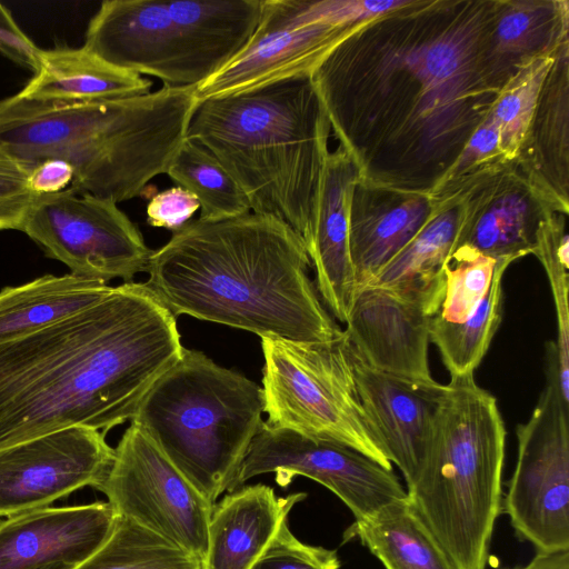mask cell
I'll list each match as a JSON object with an SVG mask.
<instances>
[{
    "instance_id": "1",
    "label": "cell",
    "mask_w": 569,
    "mask_h": 569,
    "mask_svg": "<svg viewBox=\"0 0 569 569\" xmlns=\"http://www.w3.org/2000/svg\"><path fill=\"white\" fill-rule=\"evenodd\" d=\"M176 317L124 282L98 302L0 345V449L84 426L104 435L131 420L181 357Z\"/></svg>"
},
{
    "instance_id": "2",
    "label": "cell",
    "mask_w": 569,
    "mask_h": 569,
    "mask_svg": "<svg viewBox=\"0 0 569 569\" xmlns=\"http://www.w3.org/2000/svg\"><path fill=\"white\" fill-rule=\"evenodd\" d=\"M310 266L302 237L276 217L198 218L152 251L144 284L174 317L260 338L332 341L342 330L321 302Z\"/></svg>"
},
{
    "instance_id": "3",
    "label": "cell",
    "mask_w": 569,
    "mask_h": 569,
    "mask_svg": "<svg viewBox=\"0 0 569 569\" xmlns=\"http://www.w3.org/2000/svg\"><path fill=\"white\" fill-rule=\"evenodd\" d=\"M196 87L84 102L0 101V148L34 167L68 163L76 192L127 201L167 169L183 143Z\"/></svg>"
},
{
    "instance_id": "4",
    "label": "cell",
    "mask_w": 569,
    "mask_h": 569,
    "mask_svg": "<svg viewBox=\"0 0 569 569\" xmlns=\"http://www.w3.org/2000/svg\"><path fill=\"white\" fill-rule=\"evenodd\" d=\"M311 74L199 100L187 138L206 148L246 194L302 239L327 159L328 120Z\"/></svg>"
},
{
    "instance_id": "5",
    "label": "cell",
    "mask_w": 569,
    "mask_h": 569,
    "mask_svg": "<svg viewBox=\"0 0 569 569\" xmlns=\"http://www.w3.org/2000/svg\"><path fill=\"white\" fill-rule=\"evenodd\" d=\"M506 428L473 373L443 385L423 470L407 497L457 569H485L501 508Z\"/></svg>"
},
{
    "instance_id": "6",
    "label": "cell",
    "mask_w": 569,
    "mask_h": 569,
    "mask_svg": "<svg viewBox=\"0 0 569 569\" xmlns=\"http://www.w3.org/2000/svg\"><path fill=\"white\" fill-rule=\"evenodd\" d=\"M260 386L197 350L180 359L148 390L131 423L212 505L230 491L262 425Z\"/></svg>"
},
{
    "instance_id": "7",
    "label": "cell",
    "mask_w": 569,
    "mask_h": 569,
    "mask_svg": "<svg viewBox=\"0 0 569 569\" xmlns=\"http://www.w3.org/2000/svg\"><path fill=\"white\" fill-rule=\"evenodd\" d=\"M262 0H106L83 48L116 67L198 87L249 42Z\"/></svg>"
},
{
    "instance_id": "8",
    "label": "cell",
    "mask_w": 569,
    "mask_h": 569,
    "mask_svg": "<svg viewBox=\"0 0 569 569\" xmlns=\"http://www.w3.org/2000/svg\"><path fill=\"white\" fill-rule=\"evenodd\" d=\"M261 348L267 427L349 446L392 469L361 408L343 331L328 342L261 338Z\"/></svg>"
},
{
    "instance_id": "9",
    "label": "cell",
    "mask_w": 569,
    "mask_h": 569,
    "mask_svg": "<svg viewBox=\"0 0 569 569\" xmlns=\"http://www.w3.org/2000/svg\"><path fill=\"white\" fill-rule=\"evenodd\" d=\"M546 383L525 423L505 502L517 533L538 552L569 551V400L560 388L555 341L546 343Z\"/></svg>"
},
{
    "instance_id": "10",
    "label": "cell",
    "mask_w": 569,
    "mask_h": 569,
    "mask_svg": "<svg viewBox=\"0 0 569 569\" xmlns=\"http://www.w3.org/2000/svg\"><path fill=\"white\" fill-rule=\"evenodd\" d=\"M20 231L72 274L126 282L147 271L152 250L137 226L116 202L68 188L40 194Z\"/></svg>"
},
{
    "instance_id": "11",
    "label": "cell",
    "mask_w": 569,
    "mask_h": 569,
    "mask_svg": "<svg viewBox=\"0 0 569 569\" xmlns=\"http://www.w3.org/2000/svg\"><path fill=\"white\" fill-rule=\"evenodd\" d=\"M118 516L133 520L203 561L210 503L138 426L122 435L96 487Z\"/></svg>"
},
{
    "instance_id": "12",
    "label": "cell",
    "mask_w": 569,
    "mask_h": 569,
    "mask_svg": "<svg viewBox=\"0 0 569 569\" xmlns=\"http://www.w3.org/2000/svg\"><path fill=\"white\" fill-rule=\"evenodd\" d=\"M274 473L286 488L296 476L310 478L332 491L350 509L355 520L407 498L392 469L362 452L330 440L312 438L263 422L252 439L231 491L249 479Z\"/></svg>"
},
{
    "instance_id": "13",
    "label": "cell",
    "mask_w": 569,
    "mask_h": 569,
    "mask_svg": "<svg viewBox=\"0 0 569 569\" xmlns=\"http://www.w3.org/2000/svg\"><path fill=\"white\" fill-rule=\"evenodd\" d=\"M343 30L320 21L317 1L262 0L251 39L224 68L196 87L197 101L311 74Z\"/></svg>"
},
{
    "instance_id": "14",
    "label": "cell",
    "mask_w": 569,
    "mask_h": 569,
    "mask_svg": "<svg viewBox=\"0 0 569 569\" xmlns=\"http://www.w3.org/2000/svg\"><path fill=\"white\" fill-rule=\"evenodd\" d=\"M114 449L104 433L74 426L0 449V518L49 507L104 479Z\"/></svg>"
},
{
    "instance_id": "15",
    "label": "cell",
    "mask_w": 569,
    "mask_h": 569,
    "mask_svg": "<svg viewBox=\"0 0 569 569\" xmlns=\"http://www.w3.org/2000/svg\"><path fill=\"white\" fill-rule=\"evenodd\" d=\"M346 343L365 416L386 458L400 469L409 489L430 452L443 385L412 382L373 369Z\"/></svg>"
},
{
    "instance_id": "16",
    "label": "cell",
    "mask_w": 569,
    "mask_h": 569,
    "mask_svg": "<svg viewBox=\"0 0 569 569\" xmlns=\"http://www.w3.org/2000/svg\"><path fill=\"white\" fill-rule=\"evenodd\" d=\"M433 316L386 289L358 288L346 329L350 348L370 367L418 383H431L428 350Z\"/></svg>"
},
{
    "instance_id": "17",
    "label": "cell",
    "mask_w": 569,
    "mask_h": 569,
    "mask_svg": "<svg viewBox=\"0 0 569 569\" xmlns=\"http://www.w3.org/2000/svg\"><path fill=\"white\" fill-rule=\"evenodd\" d=\"M118 515L109 502L43 507L0 522V569L77 566L109 538Z\"/></svg>"
},
{
    "instance_id": "18",
    "label": "cell",
    "mask_w": 569,
    "mask_h": 569,
    "mask_svg": "<svg viewBox=\"0 0 569 569\" xmlns=\"http://www.w3.org/2000/svg\"><path fill=\"white\" fill-rule=\"evenodd\" d=\"M350 170L340 154L327 156L316 208L303 241L316 272V289L331 313L346 323L357 295L349 247Z\"/></svg>"
},
{
    "instance_id": "19",
    "label": "cell",
    "mask_w": 569,
    "mask_h": 569,
    "mask_svg": "<svg viewBox=\"0 0 569 569\" xmlns=\"http://www.w3.org/2000/svg\"><path fill=\"white\" fill-rule=\"evenodd\" d=\"M306 493L277 497L257 483L240 487L214 505L202 569H250Z\"/></svg>"
},
{
    "instance_id": "20",
    "label": "cell",
    "mask_w": 569,
    "mask_h": 569,
    "mask_svg": "<svg viewBox=\"0 0 569 569\" xmlns=\"http://www.w3.org/2000/svg\"><path fill=\"white\" fill-rule=\"evenodd\" d=\"M152 82L92 54L83 47L41 50L39 67L17 93L36 102H84L138 97Z\"/></svg>"
},
{
    "instance_id": "21",
    "label": "cell",
    "mask_w": 569,
    "mask_h": 569,
    "mask_svg": "<svg viewBox=\"0 0 569 569\" xmlns=\"http://www.w3.org/2000/svg\"><path fill=\"white\" fill-rule=\"evenodd\" d=\"M112 287L72 273L46 274L0 291V345L47 328L92 306Z\"/></svg>"
},
{
    "instance_id": "22",
    "label": "cell",
    "mask_w": 569,
    "mask_h": 569,
    "mask_svg": "<svg viewBox=\"0 0 569 569\" xmlns=\"http://www.w3.org/2000/svg\"><path fill=\"white\" fill-rule=\"evenodd\" d=\"M459 230L453 213L426 222L365 286L391 291L423 306L436 316L445 296V267Z\"/></svg>"
},
{
    "instance_id": "23",
    "label": "cell",
    "mask_w": 569,
    "mask_h": 569,
    "mask_svg": "<svg viewBox=\"0 0 569 569\" xmlns=\"http://www.w3.org/2000/svg\"><path fill=\"white\" fill-rule=\"evenodd\" d=\"M386 569H457L408 497L382 507L347 529Z\"/></svg>"
},
{
    "instance_id": "24",
    "label": "cell",
    "mask_w": 569,
    "mask_h": 569,
    "mask_svg": "<svg viewBox=\"0 0 569 569\" xmlns=\"http://www.w3.org/2000/svg\"><path fill=\"white\" fill-rule=\"evenodd\" d=\"M512 261L498 259L488 292L469 318L461 322L431 318L430 342L437 346L450 377L473 373L487 353L502 320V277Z\"/></svg>"
},
{
    "instance_id": "25",
    "label": "cell",
    "mask_w": 569,
    "mask_h": 569,
    "mask_svg": "<svg viewBox=\"0 0 569 569\" xmlns=\"http://www.w3.org/2000/svg\"><path fill=\"white\" fill-rule=\"evenodd\" d=\"M166 174L200 204V219L220 220L251 212L249 201L220 162L200 143L186 137Z\"/></svg>"
},
{
    "instance_id": "26",
    "label": "cell",
    "mask_w": 569,
    "mask_h": 569,
    "mask_svg": "<svg viewBox=\"0 0 569 569\" xmlns=\"http://www.w3.org/2000/svg\"><path fill=\"white\" fill-rule=\"evenodd\" d=\"M72 569H202V562L158 533L118 516L104 543Z\"/></svg>"
},
{
    "instance_id": "27",
    "label": "cell",
    "mask_w": 569,
    "mask_h": 569,
    "mask_svg": "<svg viewBox=\"0 0 569 569\" xmlns=\"http://www.w3.org/2000/svg\"><path fill=\"white\" fill-rule=\"evenodd\" d=\"M497 261L470 247L456 248L445 267V296L436 316L448 322L469 318L488 292Z\"/></svg>"
},
{
    "instance_id": "28",
    "label": "cell",
    "mask_w": 569,
    "mask_h": 569,
    "mask_svg": "<svg viewBox=\"0 0 569 569\" xmlns=\"http://www.w3.org/2000/svg\"><path fill=\"white\" fill-rule=\"evenodd\" d=\"M541 261L552 292L557 320L559 382L569 400V259L568 237L550 229H539L533 252Z\"/></svg>"
},
{
    "instance_id": "29",
    "label": "cell",
    "mask_w": 569,
    "mask_h": 569,
    "mask_svg": "<svg viewBox=\"0 0 569 569\" xmlns=\"http://www.w3.org/2000/svg\"><path fill=\"white\" fill-rule=\"evenodd\" d=\"M546 69L543 61L527 67L499 99L491 118L499 128L501 142L512 146L526 131Z\"/></svg>"
},
{
    "instance_id": "30",
    "label": "cell",
    "mask_w": 569,
    "mask_h": 569,
    "mask_svg": "<svg viewBox=\"0 0 569 569\" xmlns=\"http://www.w3.org/2000/svg\"><path fill=\"white\" fill-rule=\"evenodd\" d=\"M339 568L340 560L335 550L301 542L290 531L287 520L250 569Z\"/></svg>"
},
{
    "instance_id": "31",
    "label": "cell",
    "mask_w": 569,
    "mask_h": 569,
    "mask_svg": "<svg viewBox=\"0 0 569 569\" xmlns=\"http://www.w3.org/2000/svg\"><path fill=\"white\" fill-rule=\"evenodd\" d=\"M32 169L0 148V230H20L37 199L29 183Z\"/></svg>"
},
{
    "instance_id": "32",
    "label": "cell",
    "mask_w": 569,
    "mask_h": 569,
    "mask_svg": "<svg viewBox=\"0 0 569 569\" xmlns=\"http://www.w3.org/2000/svg\"><path fill=\"white\" fill-rule=\"evenodd\" d=\"M199 208V201L191 192L172 187L152 196L147 206V222L173 232L190 221Z\"/></svg>"
},
{
    "instance_id": "33",
    "label": "cell",
    "mask_w": 569,
    "mask_h": 569,
    "mask_svg": "<svg viewBox=\"0 0 569 569\" xmlns=\"http://www.w3.org/2000/svg\"><path fill=\"white\" fill-rule=\"evenodd\" d=\"M40 52L41 49L28 38L10 11L0 3V54L36 72Z\"/></svg>"
},
{
    "instance_id": "34",
    "label": "cell",
    "mask_w": 569,
    "mask_h": 569,
    "mask_svg": "<svg viewBox=\"0 0 569 569\" xmlns=\"http://www.w3.org/2000/svg\"><path fill=\"white\" fill-rule=\"evenodd\" d=\"M73 180L72 168L58 160H47L36 164L30 173L29 183L38 194L60 192L70 188Z\"/></svg>"
},
{
    "instance_id": "35",
    "label": "cell",
    "mask_w": 569,
    "mask_h": 569,
    "mask_svg": "<svg viewBox=\"0 0 569 569\" xmlns=\"http://www.w3.org/2000/svg\"><path fill=\"white\" fill-rule=\"evenodd\" d=\"M499 142H501L500 131L497 123L491 118L471 137L460 159L461 166L488 154L497 148Z\"/></svg>"
},
{
    "instance_id": "36",
    "label": "cell",
    "mask_w": 569,
    "mask_h": 569,
    "mask_svg": "<svg viewBox=\"0 0 569 569\" xmlns=\"http://www.w3.org/2000/svg\"><path fill=\"white\" fill-rule=\"evenodd\" d=\"M528 28L529 17L525 12H511L499 23V38L503 43L512 44L523 37Z\"/></svg>"
},
{
    "instance_id": "37",
    "label": "cell",
    "mask_w": 569,
    "mask_h": 569,
    "mask_svg": "<svg viewBox=\"0 0 569 569\" xmlns=\"http://www.w3.org/2000/svg\"><path fill=\"white\" fill-rule=\"evenodd\" d=\"M500 569H569V551L537 555L525 566Z\"/></svg>"
},
{
    "instance_id": "38",
    "label": "cell",
    "mask_w": 569,
    "mask_h": 569,
    "mask_svg": "<svg viewBox=\"0 0 569 569\" xmlns=\"http://www.w3.org/2000/svg\"><path fill=\"white\" fill-rule=\"evenodd\" d=\"M73 567L74 566H72V565L57 562V563H51V565H48V566L39 568V569H72Z\"/></svg>"
}]
</instances>
